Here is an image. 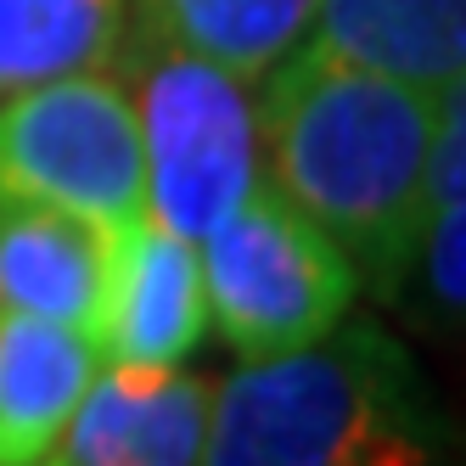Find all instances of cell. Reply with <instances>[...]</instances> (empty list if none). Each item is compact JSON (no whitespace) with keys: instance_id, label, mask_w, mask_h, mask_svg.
I'll return each mask as SVG.
<instances>
[{"instance_id":"obj_1","label":"cell","mask_w":466,"mask_h":466,"mask_svg":"<svg viewBox=\"0 0 466 466\" xmlns=\"http://www.w3.org/2000/svg\"><path fill=\"white\" fill-rule=\"evenodd\" d=\"M450 96V90H444ZM444 96L298 46L258 79V169L382 292L421 248V169Z\"/></svg>"},{"instance_id":"obj_2","label":"cell","mask_w":466,"mask_h":466,"mask_svg":"<svg viewBox=\"0 0 466 466\" xmlns=\"http://www.w3.org/2000/svg\"><path fill=\"white\" fill-rule=\"evenodd\" d=\"M439 410L405 343L377 320L242 360L214 388L203 466H432Z\"/></svg>"},{"instance_id":"obj_3","label":"cell","mask_w":466,"mask_h":466,"mask_svg":"<svg viewBox=\"0 0 466 466\" xmlns=\"http://www.w3.org/2000/svg\"><path fill=\"white\" fill-rule=\"evenodd\" d=\"M118 56L129 68L124 90L141 124L147 214L186 242H203L264 175L253 96L242 79L157 40L136 17Z\"/></svg>"},{"instance_id":"obj_4","label":"cell","mask_w":466,"mask_h":466,"mask_svg":"<svg viewBox=\"0 0 466 466\" xmlns=\"http://www.w3.org/2000/svg\"><path fill=\"white\" fill-rule=\"evenodd\" d=\"M197 258L208 320H219L225 343L242 360H270L326 338L360 292L349 253L264 175L197 242Z\"/></svg>"},{"instance_id":"obj_5","label":"cell","mask_w":466,"mask_h":466,"mask_svg":"<svg viewBox=\"0 0 466 466\" xmlns=\"http://www.w3.org/2000/svg\"><path fill=\"white\" fill-rule=\"evenodd\" d=\"M0 197L56 203L102 225L141 214L147 157L124 79L90 68L0 96Z\"/></svg>"},{"instance_id":"obj_6","label":"cell","mask_w":466,"mask_h":466,"mask_svg":"<svg viewBox=\"0 0 466 466\" xmlns=\"http://www.w3.org/2000/svg\"><path fill=\"white\" fill-rule=\"evenodd\" d=\"M208 331V292L197 242L175 237L147 208L107 225L102 315L96 354L102 365H180Z\"/></svg>"},{"instance_id":"obj_7","label":"cell","mask_w":466,"mask_h":466,"mask_svg":"<svg viewBox=\"0 0 466 466\" xmlns=\"http://www.w3.org/2000/svg\"><path fill=\"white\" fill-rule=\"evenodd\" d=\"M214 382L180 365H102L46 461L56 466H203Z\"/></svg>"},{"instance_id":"obj_8","label":"cell","mask_w":466,"mask_h":466,"mask_svg":"<svg viewBox=\"0 0 466 466\" xmlns=\"http://www.w3.org/2000/svg\"><path fill=\"white\" fill-rule=\"evenodd\" d=\"M107 225L28 197H0V315L96 331ZM96 343V338H90Z\"/></svg>"},{"instance_id":"obj_9","label":"cell","mask_w":466,"mask_h":466,"mask_svg":"<svg viewBox=\"0 0 466 466\" xmlns=\"http://www.w3.org/2000/svg\"><path fill=\"white\" fill-rule=\"evenodd\" d=\"M304 46L444 96L466 85V0H320Z\"/></svg>"},{"instance_id":"obj_10","label":"cell","mask_w":466,"mask_h":466,"mask_svg":"<svg viewBox=\"0 0 466 466\" xmlns=\"http://www.w3.org/2000/svg\"><path fill=\"white\" fill-rule=\"evenodd\" d=\"M96 371L102 354L90 331L35 315H0V466L46 461Z\"/></svg>"},{"instance_id":"obj_11","label":"cell","mask_w":466,"mask_h":466,"mask_svg":"<svg viewBox=\"0 0 466 466\" xmlns=\"http://www.w3.org/2000/svg\"><path fill=\"white\" fill-rule=\"evenodd\" d=\"M320 0H136V23L230 79L258 85L304 46Z\"/></svg>"},{"instance_id":"obj_12","label":"cell","mask_w":466,"mask_h":466,"mask_svg":"<svg viewBox=\"0 0 466 466\" xmlns=\"http://www.w3.org/2000/svg\"><path fill=\"white\" fill-rule=\"evenodd\" d=\"M129 0H0V96L118 62Z\"/></svg>"},{"instance_id":"obj_13","label":"cell","mask_w":466,"mask_h":466,"mask_svg":"<svg viewBox=\"0 0 466 466\" xmlns=\"http://www.w3.org/2000/svg\"><path fill=\"white\" fill-rule=\"evenodd\" d=\"M416 258L427 264L432 298H439L450 315H461V292H466V287H461V270H466V203L439 208V219L421 230Z\"/></svg>"},{"instance_id":"obj_14","label":"cell","mask_w":466,"mask_h":466,"mask_svg":"<svg viewBox=\"0 0 466 466\" xmlns=\"http://www.w3.org/2000/svg\"><path fill=\"white\" fill-rule=\"evenodd\" d=\"M35 466H56V461H35Z\"/></svg>"}]
</instances>
